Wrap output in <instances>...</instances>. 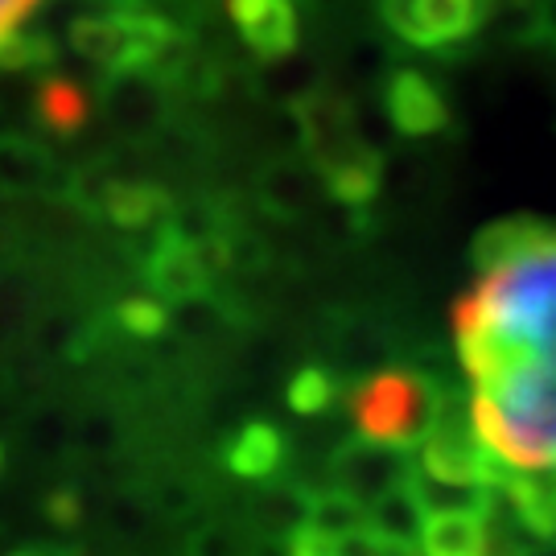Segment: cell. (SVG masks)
Returning <instances> with one entry per match:
<instances>
[{"label": "cell", "instance_id": "1", "mask_svg": "<svg viewBox=\"0 0 556 556\" xmlns=\"http://www.w3.org/2000/svg\"><path fill=\"white\" fill-rule=\"evenodd\" d=\"M475 264L454 309L470 420L511 470L556 466V223H498Z\"/></svg>", "mask_w": 556, "mask_h": 556}, {"label": "cell", "instance_id": "2", "mask_svg": "<svg viewBox=\"0 0 556 556\" xmlns=\"http://www.w3.org/2000/svg\"><path fill=\"white\" fill-rule=\"evenodd\" d=\"M178 41V29L169 17H149V13H128V9H108L91 13L71 25V46L87 62H96L103 75L119 71H153Z\"/></svg>", "mask_w": 556, "mask_h": 556}, {"label": "cell", "instance_id": "3", "mask_svg": "<svg viewBox=\"0 0 556 556\" xmlns=\"http://www.w3.org/2000/svg\"><path fill=\"white\" fill-rule=\"evenodd\" d=\"M441 404L433 388L417 376H371L355 392V420L363 438L392 441L404 450H417V441L429 433V425L438 420Z\"/></svg>", "mask_w": 556, "mask_h": 556}, {"label": "cell", "instance_id": "4", "mask_svg": "<svg viewBox=\"0 0 556 556\" xmlns=\"http://www.w3.org/2000/svg\"><path fill=\"white\" fill-rule=\"evenodd\" d=\"M334 470H338V491L346 498H355L358 507L367 511L371 503H379L383 495H392V491L413 482L417 457H413V450L392 445V441L363 438L338 454Z\"/></svg>", "mask_w": 556, "mask_h": 556}, {"label": "cell", "instance_id": "5", "mask_svg": "<svg viewBox=\"0 0 556 556\" xmlns=\"http://www.w3.org/2000/svg\"><path fill=\"white\" fill-rule=\"evenodd\" d=\"M383 21L404 41L438 50L475 38L482 25V0H383Z\"/></svg>", "mask_w": 556, "mask_h": 556}, {"label": "cell", "instance_id": "6", "mask_svg": "<svg viewBox=\"0 0 556 556\" xmlns=\"http://www.w3.org/2000/svg\"><path fill=\"white\" fill-rule=\"evenodd\" d=\"M79 178L54 157L50 144L29 137H0V194L9 199H66Z\"/></svg>", "mask_w": 556, "mask_h": 556}, {"label": "cell", "instance_id": "7", "mask_svg": "<svg viewBox=\"0 0 556 556\" xmlns=\"http://www.w3.org/2000/svg\"><path fill=\"white\" fill-rule=\"evenodd\" d=\"M100 112L108 116V124L116 128L119 137L140 140L165 124L169 91L149 71H119V75H108V83H103Z\"/></svg>", "mask_w": 556, "mask_h": 556}, {"label": "cell", "instance_id": "8", "mask_svg": "<svg viewBox=\"0 0 556 556\" xmlns=\"http://www.w3.org/2000/svg\"><path fill=\"white\" fill-rule=\"evenodd\" d=\"M227 17L243 46L260 59H285L298 46V9L293 0H227Z\"/></svg>", "mask_w": 556, "mask_h": 556}, {"label": "cell", "instance_id": "9", "mask_svg": "<svg viewBox=\"0 0 556 556\" xmlns=\"http://www.w3.org/2000/svg\"><path fill=\"white\" fill-rule=\"evenodd\" d=\"M206 277H211V268L202 260L199 243L190 236H178V231H165L161 243L153 248V256H149V280H153V289L161 298H199L206 289Z\"/></svg>", "mask_w": 556, "mask_h": 556}, {"label": "cell", "instance_id": "10", "mask_svg": "<svg viewBox=\"0 0 556 556\" xmlns=\"http://www.w3.org/2000/svg\"><path fill=\"white\" fill-rule=\"evenodd\" d=\"M420 556H491V528L486 507L470 511H429L420 528Z\"/></svg>", "mask_w": 556, "mask_h": 556}, {"label": "cell", "instance_id": "11", "mask_svg": "<svg viewBox=\"0 0 556 556\" xmlns=\"http://www.w3.org/2000/svg\"><path fill=\"white\" fill-rule=\"evenodd\" d=\"M503 495L511 498V507L532 528V536L556 540V466H544V470H507Z\"/></svg>", "mask_w": 556, "mask_h": 556}, {"label": "cell", "instance_id": "12", "mask_svg": "<svg viewBox=\"0 0 556 556\" xmlns=\"http://www.w3.org/2000/svg\"><path fill=\"white\" fill-rule=\"evenodd\" d=\"M34 116L38 124L59 140H71L83 132V124L91 119V100L79 83H71L66 75H50L38 83L34 91Z\"/></svg>", "mask_w": 556, "mask_h": 556}, {"label": "cell", "instance_id": "13", "mask_svg": "<svg viewBox=\"0 0 556 556\" xmlns=\"http://www.w3.org/2000/svg\"><path fill=\"white\" fill-rule=\"evenodd\" d=\"M388 112L404 132H433L445 124V103L438 87L425 83L420 75H396L388 87Z\"/></svg>", "mask_w": 556, "mask_h": 556}, {"label": "cell", "instance_id": "14", "mask_svg": "<svg viewBox=\"0 0 556 556\" xmlns=\"http://www.w3.org/2000/svg\"><path fill=\"white\" fill-rule=\"evenodd\" d=\"M100 211L116 227H149L169 211V199L153 181H108L100 194Z\"/></svg>", "mask_w": 556, "mask_h": 556}, {"label": "cell", "instance_id": "15", "mask_svg": "<svg viewBox=\"0 0 556 556\" xmlns=\"http://www.w3.org/2000/svg\"><path fill=\"white\" fill-rule=\"evenodd\" d=\"M277 438L268 433V429H256V433H248L243 445H239V470H248V475H264V470H273L277 466Z\"/></svg>", "mask_w": 556, "mask_h": 556}, {"label": "cell", "instance_id": "16", "mask_svg": "<svg viewBox=\"0 0 556 556\" xmlns=\"http://www.w3.org/2000/svg\"><path fill=\"white\" fill-rule=\"evenodd\" d=\"M119 321H124V330H132V334H153V330H161V321H165V314H161L157 301H128L124 309H119Z\"/></svg>", "mask_w": 556, "mask_h": 556}, {"label": "cell", "instance_id": "17", "mask_svg": "<svg viewBox=\"0 0 556 556\" xmlns=\"http://www.w3.org/2000/svg\"><path fill=\"white\" fill-rule=\"evenodd\" d=\"M326 396H330V383H326V376H318V371H305L301 376V383L293 388V400H298V408H321L326 404Z\"/></svg>", "mask_w": 556, "mask_h": 556}, {"label": "cell", "instance_id": "18", "mask_svg": "<svg viewBox=\"0 0 556 556\" xmlns=\"http://www.w3.org/2000/svg\"><path fill=\"white\" fill-rule=\"evenodd\" d=\"M34 9H38V0H0V41L13 38Z\"/></svg>", "mask_w": 556, "mask_h": 556}, {"label": "cell", "instance_id": "19", "mask_svg": "<svg viewBox=\"0 0 556 556\" xmlns=\"http://www.w3.org/2000/svg\"><path fill=\"white\" fill-rule=\"evenodd\" d=\"M112 9H128V13H149V17H169V21H174L178 0H112Z\"/></svg>", "mask_w": 556, "mask_h": 556}, {"label": "cell", "instance_id": "20", "mask_svg": "<svg viewBox=\"0 0 556 556\" xmlns=\"http://www.w3.org/2000/svg\"><path fill=\"white\" fill-rule=\"evenodd\" d=\"M516 556H556V540H532V544Z\"/></svg>", "mask_w": 556, "mask_h": 556}, {"label": "cell", "instance_id": "21", "mask_svg": "<svg viewBox=\"0 0 556 556\" xmlns=\"http://www.w3.org/2000/svg\"><path fill=\"white\" fill-rule=\"evenodd\" d=\"M21 556H41V553H21Z\"/></svg>", "mask_w": 556, "mask_h": 556}]
</instances>
